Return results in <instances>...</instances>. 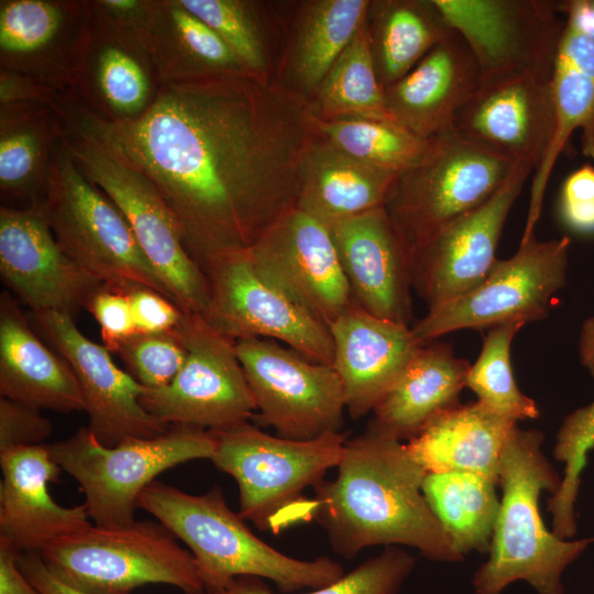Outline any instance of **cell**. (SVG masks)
I'll list each match as a JSON object with an SVG mask.
<instances>
[{
	"label": "cell",
	"mask_w": 594,
	"mask_h": 594,
	"mask_svg": "<svg viewBox=\"0 0 594 594\" xmlns=\"http://www.w3.org/2000/svg\"><path fill=\"white\" fill-rule=\"evenodd\" d=\"M51 107L65 130L154 185L202 271L223 252L250 248L297 208L300 162L317 135L311 100L270 74L165 81L129 120L99 117L69 92Z\"/></svg>",
	"instance_id": "1"
},
{
	"label": "cell",
	"mask_w": 594,
	"mask_h": 594,
	"mask_svg": "<svg viewBox=\"0 0 594 594\" xmlns=\"http://www.w3.org/2000/svg\"><path fill=\"white\" fill-rule=\"evenodd\" d=\"M337 469L311 498L337 554L353 559L369 547L404 544L433 561L463 560L424 495L427 472L406 443L370 422L346 439Z\"/></svg>",
	"instance_id": "2"
},
{
	"label": "cell",
	"mask_w": 594,
	"mask_h": 594,
	"mask_svg": "<svg viewBox=\"0 0 594 594\" xmlns=\"http://www.w3.org/2000/svg\"><path fill=\"white\" fill-rule=\"evenodd\" d=\"M543 433L514 428L498 469L499 513L488 559L474 573V594H502L525 581L538 594H565L564 570L594 542V537L569 540L548 530L539 512V496L558 493L562 477L542 454Z\"/></svg>",
	"instance_id": "3"
},
{
	"label": "cell",
	"mask_w": 594,
	"mask_h": 594,
	"mask_svg": "<svg viewBox=\"0 0 594 594\" xmlns=\"http://www.w3.org/2000/svg\"><path fill=\"white\" fill-rule=\"evenodd\" d=\"M138 507L187 544L210 594L241 576L268 580L282 593H293L327 586L345 573L327 557L299 560L272 548L230 509L218 485L191 495L154 481L140 494Z\"/></svg>",
	"instance_id": "4"
},
{
	"label": "cell",
	"mask_w": 594,
	"mask_h": 594,
	"mask_svg": "<svg viewBox=\"0 0 594 594\" xmlns=\"http://www.w3.org/2000/svg\"><path fill=\"white\" fill-rule=\"evenodd\" d=\"M210 432L215 443L210 460L238 483L239 515L273 534L314 519L311 498L304 492L337 468L348 439L340 431L292 440L250 422Z\"/></svg>",
	"instance_id": "5"
},
{
	"label": "cell",
	"mask_w": 594,
	"mask_h": 594,
	"mask_svg": "<svg viewBox=\"0 0 594 594\" xmlns=\"http://www.w3.org/2000/svg\"><path fill=\"white\" fill-rule=\"evenodd\" d=\"M38 554L57 580L82 594H130L147 584L206 592L194 557L161 522L89 525Z\"/></svg>",
	"instance_id": "6"
},
{
	"label": "cell",
	"mask_w": 594,
	"mask_h": 594,
	"mask_svg": "<svg viewBox=\"0 0 594 594\" xmlns=\"http://www.w3.org/2000/svg\"><path fill=\"white\" fill-rule=\"evenodd\" d=\"M37 205L65 254L103 285L122 293L146 287L173 301L119 208L82 174L61 138Z\"/></svg>",
	"instance_id": "7"
},
{
	"label": "cell",
	"mask_w": 594,
	"mask_h": 594,
	"mask_svg": "<svg viewBox=\"0 0 594 594\" xmlns=\"http://www.w3.org/2000/svg\"><path fill=\"white\" fill-rule=\"evenodd\" d=\"M54 461L85 495L88 515L98 526L134 521L142 491L162 472L196 459H211L213 438L204 429L174 426L151 438L101 444L89 428L47 444Z\"/></svg>",
	"instance_id": "8"
},
{
	"label": "cell",
	"mask_w": 594,
	"mask_h": 594,
	"mask_svg": "<svg viewBox=\"0 0 594 594\" xmlns=\"http://www.w3.org/2000/svg\"><path fill=\"white\" fill-rule=\"evenodd\" d=\"M517 164L452 128L430 138L419 163L398 174L384 208L413 250L483 205Z\"/></svg>",
	"instance_id": "9"
},
{
	"label": "cell",
	"mask_w": 594,
	"mask_h": 594,
	"mask_svg": "<svg viewBox=\"0 0 594 594\" xmlns=\"http://www.w3.org/2000/svg\"><path fill=\"white\" fill-rule=\"evenodd\" d=\"M61 140L82 174L119 208L173 301L206 318L210 290L189 255L178 223L154 185L99 143L62 127Z\"/></svg>",
	"instance_id": "10"
},
{
	"label": "cell",
	"mask_w": 594,
	"mask_h": 594,
	"mask_svg": "<svg viewBox=\"0 0 594 594\" xmlns=\"http://www.w3.org/2000/svg\"><path fill=\"white\" fill-rule=\"evenodd\" d=\"M568 237L520 240L518 250L498 260L490 274L469 293L428 308L411 324L420 344L462 329H491L507 322L524 324L544 319L566 282Z\"/></svg>",
	"instance_id": "11"
},
{
	"label": "cell",
	"mask_w": 594,
	"mask_h": 594,
	"mask_svg": "<svg viewBox=\"0 0 594 594\" xmlns=\"http://www.w3.org/2000/svg\"><path fill=\"white\" fill-rule=\"evenodd\" d=\"M177 329L187 346V359L168 385L144 388L142 407L168 426L209 431L252 420L256 404L235 341L191 312L184 311Z\"/></svg>",
	"instance_id": "12"
},
{
	"label": "cell",
	"mask_w": 594,
	"mask_h": 594,
	"mask_svg": "<svg viewBox=\"0 0 594 594\" xmlns=\"http://www.w3.org/2000/svg\"><path fill=\"white\" fill-rule=\"evenodd\" d=\"M235 348L256 404L252 420L258 426L292 440L342 431L344 391L331 364L268 339L238 340Z\"/></svg>",
	"instance_id": "13"
},
{
	"label": "cell",
	"mask_w": 594,
	"mask_h": 594,
	"mask_svg": "<svg viewBox=\"0 0 594 594\" xmlns=\"http://www.w3.org/2000/svg\"><path fill=\"white\" fill-rule=\"evenodd\" d=\"M210 304L205 320L233 341L268 339L283 342L311 361L331 364L329 328L265 282L246 249L213 257L204 268Z\"/></svg>",
	"instance_id": "14"
},
{
	"label": "cell",
	"mask_w": 594,
	"mask_h": 594,
	"mask_svg": "<svg viewBox=\"0 0 594 594\" xmlns=\"http://www.w3.org/2000/svg\"><path fill=\"white\" fill-rule=\"evenodd\" d=\"M466 42L481 80L518 74L551 79L565 21L563 1L433 0Z\"/></svg>",
	"instance_id": "15"
},
{
	"label": "cell",
	"mask_w": 594,
	"mask_h": 594,
	"mask_svg": "<svg viewBox=\"0 0 594 594\" xmlns=\"http://www.w3.org/2000/svg\"><path fill=\"white\" fill-rule=\"evenodd\" d=\"M534 170L518 163L483 205L411 250L413 290L428 308L469 293L490 274L507 216Z\"/></svg>",
	"instance_id": "16"
},
{
	"label": "cell",
	"mask_w": 594,
	"mask_h": 594,
	"mask_svg": "<svg viewBox=\"0 0 594 594\" xmlns=\"http://www.w3.org/2000/svg\"><path fill=\"white\" fill-rule=\"evenodd\" d=\"M246 250L265 282L326 327L352 302L327 226L298 208Z\"/></svg>",
	"instance_id": "17"
},
{
	"label": "cell",
	"mask_w": 594,
	"mask_h": 594,
	"mask_svg": "<svg viewBox=\"0 0 594 594\" xmlns=\"http://www.w3.org/2000/svg\"><path fill=\"white\" fill-rule=\"evenodd\" d=\"M0 273L33 312L74 317L105 286L65 254L38 205L0 208Z\"/></svg>",
	"instance_id": "18"
},
{
	"label": "cell",
	"mask_w": 594,
	"mask_h": 594,
	"mask_svg": "<svg viewBox=\"0 0 594 594\" xmlns=\"http://www.w3.org/2000/svg\"><path fill=\"white\" fill-rule=\"evenodd\" d=\"M34 319L56 351L66 360L79 383L89 430L106 447L130 438H151L169 426L141 405L144 391L130 373L121 370L110 351L87 338L74 317L57 312H33Z\"/></svg>",
	"instance_id": "19"
},
{
	"label": "cell",
	"mask_w": 594,
	"mask_h": 594,
	"mask_svg": "<svg viewBox=\"0 0 594 594\" xmlns=\"http://www.w3.org/2000/svg\"><path fill=\"white\" fill-rule=\"evenodd\" d=\"M352 301L411 327V250L384 206L327 224Z\"/></svg>",
	"instance_id": "20"
},
{
	"label": "cell",
	"mask_w": 594,
	"mask_h": 594,
	"mask_svg": "<svg viewBox=\"0 0 594 594\" xmlns=\"http://www.w3.org/2000/svg\"><path fill=\"white\" fill-rule=\"evenodd\" d=\"M553 124L551 79L518 74L482 79L453 128L481 146L536 169Z\"/></svg>",
	"instance_id": "21"
},
{
	"label": "cell",
	"mask_w": 594,
	"mask_h": 594,
	"mask_svg": "<svg viewBox=\"0 0 594 594\" xmlns=\"http://www.w3.org/2000/svg\"><path fill=\"white\" fill-rule=\"evenodd\" d=\"M158 86L144 48L97 16L88 6L73 51L70 87L66 92L99 117L129 120L151 106Z\"/></svg>",
	"instance_id": "22"
},
{
	"label": "cell",
	"mask_w": 594,
	"mask_h": 594,
	"mask_svg": "<svg viewBox=\"0 0 594 594\" xmlns=\"http://www.w3.org/2000/svg\"><path fill=\"white\" fill-rule=\"evenodd\" d=\"M0 466V539L19 553L41 552L91 525L85 504L64 507L51 496L63 470L47 444L1 451Z\"/></svg>",
	"instance_id": "23"
},
{
	"label": "cell",
	"mask_w": 594,
	"mask_h": 594,
	"mask_svg": "<svg viewBox=\"0 0 594 594\" xmlns=\"http://www.w3.org/2000/svg\"><path fill=\"white\" fill-rule=\"evenodd\" d=\"M329 331L332 366L343 385L345 410L355 419L373 413L422 345L410 326L375 317L353 301Z\"/></svg>",
	"instance_id": "24"
},
{
	"label": "cell",
	"mask_w": 594,
	"mask_h": 594,
	"mask_svg": "<svg viewBox=\"0 0 594 594\" xmlns=\"http://www.w3.org/2000/svg\"><path fill=\"white\" fill-rule=\"evenodd\" d=\"M87 15V1L2 0L1 69L68 91L72 55Z\"/></svg>",
	"instance_id": "25"
},
{
	"label": "cell",
	"mask_w": 594,
	"mask_h": 594,
	"mask_svg": "<svg viewBox=\"0 0 594 594\" xmlns=\"http://www.w3.org/2000/svg\"><path fill=\"white\" fill-rule=\"evenodd\" d=\"M481 84L476 59L454 31L403 78L385 87L392 119L430 139L453 128L459 111Z\"/></svg>",
	"instance_id": "26"
},
{
	"label": "cell",
	"mask_w": 594,
	"mask_h": 594,
	"mask_svg": "<svg viewBox=\"0 0 594 594\" xmlns=\"http://www.w3.org/2000/svg\"><path fill=\"white\" fill-rule=\"evenodd\" d=\"M0 394L38 409L85 411L72 367L36 336L8 292L0 297Z\"/></svg>",
	"instance_id": "27"
},
{
	"label": "cell",
	"mask_w": 594,
	"mask_h": 594,
	"mask_svg": "<svg viewBox=\"0 0 594 594\" xmlns=\"http://www.w3.org/2000/svg\"><path fill=\"white\" fill-rule=\"evenodd\" d=\"M470 366L447 343L420 345L374 408L371 422L400 441L413 439L438 415L461 404Z\"/></svg>",
	"instance_id": "28"
},
{
	"label": "cell",
	"mask_w": 594,
	"mask_h": 594,
	"mask_svg": "<svg viewBox=\"0 0 594 594\" xmlns=\"http://www.w3.org/2000/svg\"><path fill=\"white\" fill-rule=\"evenodd\" d=\"M398 173L361 162L317 135L299 166L297 208L323 224L385 205Z\"/></svg>",
	"instance_id": "29"
},
{
	"label": "cell",
	"mask_w": 594,
	"mask_h": 594,
	"mask_svg": "<svg viewBox=\"0 0 594 594\" xmlns=\"http://www.w3.org/2000/svg\"><path fill=\"white\" fill-rule=\"evenodd\" d=\"M516 426L477 402L460 404L433 418L406 447L427 474L469 471L498 482L503 453Z\"/></svg>",
	"instance_id": "30"
},
{
	"label": "cell",
	"mask_w": 594,
	"mask_h": 594,
	"mask_svg": "<svg viewBox=\"0 0 594 594\" xmlns=\"http://www.w3.org/2000/svg\"><path fill=\"white\" fill-rule=\"evenodd\" d=\"M554 124L549 145L534 170L527 221L521 240L534 235L544 191L570 136L594 113V35L564 26L551 78Z\"/></svg>",
	"instance_id": "31"
},
{
	"label": "cell",
	"mask_w": 594,
	"mask_h": 594,
	"mask_svg": "<svg viewBox=\"0 0 594 594\" xmlns=\"http://www.w3.org/2000/svg\"><path fill=\"white\" fill-rule=\"evenodd\" d=\"M158 82L252 73L227 43L179 0L158 1L144 41Z\"/></svg>",
	"instance_id": "32"
},
{
	"label": "cell",
	"mask_w": 594,
	"mask_h": 594,
	"mask_svg": "<svg viewBox=\"0 0 594 594\" xmlns=\"http://www.w3.org/2000/svg\"><path fill=\"white\" fill-rule=\"evenodd\" d=\"M62 124L44 103L0 107V188L37 205L43 198Z\"/></svg>",
	"instance_id": "33"
},
{
	"label": "cell",
	"mask_w": 594,
	"mask_h": 594,
	"mask_svg": "<svg viewBox=\"0 0 594 594\" xmlns=\"http://www.w3.org/2000/svg\"><path fill=\"white\" fill-rule=\"evenodd\" d=\"M367 23L375 69L384 88L454 33L433 0L371 1Z\"/></svg>",
	"instance_id": "34"
},
{
	"label": "cell",
	"mask_w": 594,
	"mask_h": 594,
	"mask_svg": "<svg viewBox=\"0 0 594 594\" xmlns=\"http://www.w3.org/2000/svg\"><path fill=\"white\" fill-rule=\"evenodd\" d=\"M371 1L315 0L305 4L287 57L284 84L310 99L367 20Z\"/></svg>",
	"instance_id": "35"
},
{
	"label": "cell",
	"mask_w": 594,
	"mask_h": 594,
	"mask_svg": "<svg viewBox=\"0 0 594 594\" xmlns=\"http://www.w3.org/2000/svg\"><path fill=\"white\" fill-rule=\"evenodd\" d=\"M496 485V480L469 471L428 473L425 477L424 495L463 558L473 550L490 551L501 507Z\"/></svg>",
	"instance_id": "36"
},
{
	"label": "cell",
	"mask_w": 594,
	"mask_h": 594,
	"mask_svg": "<svg viewBox=\"0 0 594 594\" xmlns=\"http://www.w3.org/2000/svg\"><path fill=\"white\" fill-rule=\"evenodd\" d=\"M318 119H371L396 123L375 69L367 20L310 98Z\"/></svg>",
	"instance_id": "37"
},
{
	"label": "cell",
	"mask_w": 594,
	"mask_h": 594,
	"mask_svg": "<svg viewBox=\"0 0 594 594\" xmlns=\"http://www.w3.org/2000/svg\"><path fill=\"white\" fill-rule=\"evenodd\" d=\"M316 130L348 155L398 174L419 163L429 145V139L387 121L316 117Z\"/></svg>",
	"instance_id": "38"
},
{
	"label": "cell",
	"mask_w": 594,
	"mask_h": 594,
	"mask_svg": "<svg viewBox=\"0 0 594 594\" xmlns=\"http://www.w3.org/2000/svg\"><path fill=\"white\" fill-rule=\"evenodd\" d=\"M524 326L514 321L488 329L466 377V387L476 395L477 403L516 424L540 414L536 402L518 388L510 362L512 342Z\"/></svg>",
	"instance_id": "39"
},
{
	"label": "cell",
	"mask_w": 594,
	"mask_h": 594,
	"mask_svg": "<svg viewBox=\"0 0 594 594\" xmlns=\"http://www.w3.org/2000/svg\"><path fill=\"white\" fill-rule=\"evenodd\" d=\"M594 449V398L570 413L562 421L553 457L564 464L561 486L548 502L553 532L569 539L576 532L575 502L588 453Z\"/></svg>",
	"instance_id": "40"
},
{
	"label": "cell",
	"mask_w": 594,
	"mask_h": 594,
	"mask_svg": "<svg viewBox=\"0 0 594 594\" xmlns=\"http://www.w3.org/2000/svg\"><path fill=\"white\" fill-rule=\"evenodd\" d=\"M415 566V558L399 546H387L338 581L305 594H399ZM212 594H274L264 580L252 576L234 579Z\"/></svg>",
	"instance_id": "41"
},
{
	"label": "cell",
	"mask_w": 594,
	"mask_h": 594,
	"mask_svg": "<svg viewBox=\"0 0 594 594\" xmlns=\"http://www.w3.org/2000/svg\"><path fill=\"white\" fill-rule=\"evenodd\" d=\"M179 1L227 43L248 70L270 74L264 33L252 2L243 0Z\"/></svg>",
	"instance_id": "42"
},
{
	"label": "cell",
	"mask_w": 594,
	"mask_h": 594,
	"mask_svg": "<svg viewBox=\"0 0 594 594\" xmlns=\"http://www.w3.org/2000/svg\"><path fill=\"white\" fill-rule=\"evenodd\" d=\"M130 374L146 388L168 385L187 359V346L176 328L160 333L136 332L114 351Z\"/></svg>",
	"instance_id": "43"
},
{
	"label": "cell",
	"mask_w": 594,
	"mask_h": 594,
	"mask_svg": "<svg viewBox=\"0 0 594 594\" xmlns=\"http://www.w3.org/2000/svg\"><path fill=\"white\" fill-rule=\"evenodd\" d=\"M53 431L52 422L41 409L11 400L0 399V452L29 446L45 444Z\"/></svg>",
	"instance_id": "44"
},
{
	"label": "cell",
	"mask_w": 594,
	"mask_h": 594,
	"mask_svg": "<svg viewBox=\"0 0 594 594\" xmlns=\"http://www.w3.org/2000/svg\"><path fill=\"white\" fill-rule=\"evenodd\" d=\"M87 309L100 326L103 345L114 352L125 339L138 332L130 300L125 293L102 286Z\"/></svg>",
	"instance_id": "45"
},
{
	"label": "cell",
	"mask_w": 594,
	"mask_h": 594,
	"mask_svg": "<svg viewBox=\"0 0 594 594\" xmlns=\"http://www.w3.org/2000/svg\"><path fill=\"white\" fill-rule=\"evenodd\" d=\"M560 213L573 231L594 232V166L583 165L568 176L561 190Z\"/></svg>",
	"instance_id": "46"
},
{
	"label": "cell",
	"mask_w": 594,
	"mask_h": 594,
	"mask_svg": "<svg viewBox=\"0 0 594 594\" xmlns=\"http://www.w3.org/2000/svg\"><path fill=\"white\" fill-rule=\"evenodd\" d=\"M88 6L97 16L143 47L157 11L158 1L96 0L88 1Z\"/></svg>",
	"instance_id": "47"
},
{
	"label": "cell",
	"mask_w": 594,
	"mask_h": 594,
	"mask_svg": "<svg viewBox=\"0 0 594 594\" xmlns=\"http://www.w3.org/2000/svg\"><path fill=\"white\" fill-rule=\"evenodd\" d=\"M125 294L131 304L138 332H167L179 326L184 310L158 292L135 287Z\"/></svg>",
	"instance_id": "48"
},
{
	"label": "cell",
	"mask_w": 594,
	"mask_h": 594,
	"mask_svg": "<svg viewBox=\"0 0 594 594\" xmlns=\"http://www.w3.org/2000/svg\"><path fill=\"white\" fill-rule=\"evenodd\" d=\"M55 88L29 75L0 70V105L44 103L51 105L57 95Z\"/></svg>",
	"instance_id": "49"
},
{
	"label": "cell",
	"mask_w": 594,
	"mask_h": 594,
	"mask_svg": "<svg viewBox=\"0 0 594 594\" xmlns=\"http://www.w3.org/2000/svg\"><path fill=\"white\" fill-rule=\"evenodd\" d=\"M18 562L23 574L41 594H82L57 580L48 571L38 552H21Z\"/></svg>",
	"instance_id": "50"
},
{
	"label": "cell",
	"mask_w": 594,
	"mask_h": 594,
	"mask_svg": "<svg viewBox=\"0 0 594 594\" xmlns=\"http://www.w3.org/2000/svg\"><path fill=\"white\" fill-rule=\"evenodd\" d=\"M19 552L0 539V594H41L23 574Z\"/></svg>",
	"instance_id": "51"
},
{
	"label": "cell",
	"mask_w": 594,
	"mask_h": 594,
	"mask_svg": "<svg viewBox=\"0 0 594 594\" xmlns=\"http://www.w3.org/2000/svg\"><path fill=\"white\" fill-rule=\"evenodd\" d=\"M562 11L568 26L594 35V0L563 1Z\"/></svg>",
	"instance_id": "52"
},
{
	"label": "cell",
	"mask_w": 594,
	"mask_h": 594,
	"mask_svg": "<svg viewBox=\"0 0 594 594\" xmlns=\"http://www.w3.org/2000/svg\"><path fill=\"white\" fill-rule=\"evenodd\" d=\"M578 351L582 366L594 377V315L581 327Z\"/></svg>",
	"instance_id": "53"
},
{
	"label": "cell",
	"mask_w": 594,
	"mask_h": 594,
	"mask_svg": "<svg viewBox=\"0 0 594 594\" xmlns=\"http://www.w3.org/2000/svg\"><path fill=\"white\" fill-rule=\"evenodd\" d=\"M581 148L584 156L594 160V113L581 129Z\"/></svg>",
	"instance_id": "54"
}]
</instances>
